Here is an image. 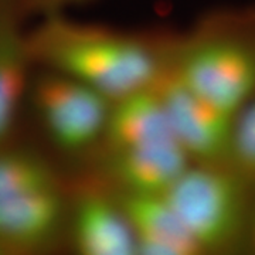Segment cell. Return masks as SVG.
Here are the masks:
<instances>
[{
  "mask_svg": "<svg viewBox=\"0 0 255 255\" xmlns=\"http://www.w3.org/2000/svg\"><path fill=\"white\" fill-rule=\"evenodd\" d=\"M34 65L81 81L111 100L153 85L167 63L169 43L98 24L63 13L44 14L27 31Z\"/></svg>",
  "mask_w": 255,
  "mask_h": 255,
  "instance_id": "6da1fadb",
  "label": "cell"
},
{
  "mask_svg": "<svg viewBox=\"0 0 255 255\" xmlns=\"http://www.w3.org/2000/svg\"><path fill=\"white\" fill-rule=\"evenodd\" d=\"M167 67L191 91L236 115L255 97V7L210 13L169 43Z\"/></svg>",
  "mask_w": 255,
  "mask_h": 255,
  "instance_id": "7a4b0ae2",
  "label": "cell"
},
{
  "mask_svg": "<svg viewBox=\"0 0 255 255\" xmlns=\"http://www.w3.org/2000/svg\"><path fill=\"white\" fill-rule=\"evenodd\" d=\"M255 186L230 163H191L164 193L201 254L247 250Z\"/></svg>",
  "mask_w": 255,
  "mask_h": 255,
  "instance_id": "3957f363",
  "label": "cell"
},
{
  "mask_svg": "<svg viewBox=\"0 0 255 255\" xmlns=\"http://www.w3.org/2000/svg\"><path fill=\"white\" fill-rule=\"evenodd\" d=\"M48 139L60 150L81 155L101 146L112 100L64 74L43 70L28 88Z\"/></svg>",
  "mask_w": 255,
  "mask_h": 255,
  "instance_id": "277c9868",
  "label": "cell"
},
{
  "mask_svg": "<svg viewBox=\"0 0 255 255\" xmlns=\"http://www.w3.org/2000/svg\"><path fill=\"white\" fill-rule=\"evenodd\" d=\"M163 98L172 132L193 163H230L234 114L191 91L166 63L156 81Z\"/></svg>",
  "mask_w": 255,
  "mask_h": 255,
  "instance_id": "5b68a950",
  "label": "cell"
},
{
  "mask_svg": "<svg viewBox=\"0 0 255 255\" xmlns=\"http://www.w3.org/2000/svg\"><path fill=\"white\" fill-rule=\"evenodd\" d=\"M68 200L60 184L0 201V251L40 253L54 246L67 227Z\"/></svg>",
  "mask_w": 255,
  "mask_h": 255,
  "instance_id": "8992f818",
  "label": "cell"
},
{
  "mask_svg": "<svg viewBox=\"0 0 255 255\" xmlns=\"http://www.w3.org/2000/svg\"><path fill=\"white\" fill-rule=\"evenodd\" d=\"M67 227L81 255H137L136 240L115 193L84 187L68 200Z\"/></svg>",
  "mask_w": 255,
  "mask_h": 255,
  "instance_id": "52a82bcc",
  "label": "cell"
},
{
  "mask_svg": "<svg viewBox=\"0 0 255 255\" xmlns=\"http://www.w3.org/2000/svg\"><path fill=\"white\" fill-rule=\"evenodd\" d=\"M193 163L176 140L102 152L101 173L124 194H164Z\"/></svg>",
  "mask_w": 255,
  "mask_h": 255,
  "instance_id": "ba28073f",
  "label": "cell"
},
{
  "mask_svg": "<svg viewBox=\"0 0 255 255\" xmlns=\"http://www.w3.org/2000/svg\"><path fill=\"white\" fill-rule=\"evenodd\" d=\"M164 140L176 139L156 82L112 101L101 143L102 152L122 150Z\"/></svg>",
  "mask_w": 255,
  "mask_h": 255,
  "instance_id": "9c48e42d",
  "label": "cell"
},
{
  "mask_svg": "<svg viewBox=\"0 0 255 255\" xmlns=\"http://www.w3.org/2000/svg\"><path fill=\"white\" fill-rule=\"evenodd\" d=\"M114 193L132 227L137 255L201 254L164 194Z\"/></svg>",
  "mask_w": 255,
  "mask_h": 255,
  "instance_id": "30bf717a",
  "label": "cell"
},
{
  "mask_svg": "<svg viewBox=\"0 0 255 255\" xmlns=\"http://www.w3.org/2000/svg\"><path fill=\"white\" fill-rule=\"evenodd\" d=\"M31 65L27 31L9 6L0 4V146L7 143L28 95Z\"/></svg>",
  "mask_w": 255,
  "mask_h": 255,
  "instance_id": "8fae6325",
  "label": "cell"
},
{
  "mask_svg": "<svg viewBox=\"0 0 255 255\" xmlns=\"http://www.w3.org/2000/svg\"><path fill=\"white\" fill-rule=\"evenodd\" d=\"M54 184H60L57 174L41 156L0 146V201Z\"/></svg>",
  "mask_w": 255,
  "mask_h": 255,
  "instance_id": "7c38bea8",
  "label": "cell"
},
{
  "mask_svg": "<svg viewBox=\"0 0 255 255\" xmlns=\"http://www.w3.org/2000/svg\"><path fill=\"white\" fill-rule=\"evenodd\" d=\"M230 164L255 186V97L236 114Z\"/></svg>",
  "mask_w": 255,
  "mask_h": 255,
  "instance_id": "4fadbf2b",
  "label": "cell"
},
{
  "mask_svg": "<svg viewBox=\"0 0 255 255\" xmlns=\"http://www.w3.org/2000/svg\"><path fill=\"white\" fill-rule=\"evenodd\" d=\"M91 0H24V3L33 9L40 10L44 14L50 13H63L67 7L85 4Z\"/></svg>",
  "mask_w": 255,
  "mask_h": 255,
  "instance_id": "5bb4252c",
  "label": "cell"
},
{
  "mask_svg": "<svg viewBox=\"0 0 255 255\" xmlns=\"http://www.w3.org/2000/svg\"><path fill=\"white\" fill-rule=\"evenodd\" d=\"M247 250H251L255 253V196L250 214V223H248V234H247Z\"/></svg>",
  "mask_w": 255,
  "mask_h": 255,
  "instance_id": "9a60e30c",
  "label": "cell"
},
{
  "mask_svg": "<svg viewBox=\"0 0 255 255\" xmlns=\"http://www.w3.org/2000/svg\"><path fill=\"white\" fill-rule=\"evenodd\" d=\"M0 254H1V251H0Z\"/></svg>",
  "mask_w": 255,
  "mask_h": 255,
  "instance_id": "2e32d148",
  "label": "cell"
}]
</instances>
